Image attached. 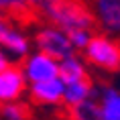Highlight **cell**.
<instances>
[{
	"instance_id": "9a60e30c",
	"label": "cell",
	"mask_w": 120,
	"mask_h": 120,
	"mask_svg": "<svg viewBox=\"0 0 120 120\" xmlns=\"http://www.w3.org/2000/svg\"><path fill=\"white\" fill-rule=\"evenodd\" d=\"M6 67H10V63H8V59H6V55L0 51V71H4Z\"/></svg>"
},
{
	"instance_id": "7a4b0ae2",
	"label": "cell",
	"mask_w": 120,
	"mask_h": 120,
	"mask_svg": "<svg viewBox=\"0 0 120 120\" xmlns=\"http://www.w3.org/2000/svg\"><path fill=\"white\" fill-rule=\"evenodd\" d=\"M86 59L106 71L120 69V45L104 35H94L86 47Z\"/></svg>"
},
{
	"instance_id": "5b68a950",
	"label": "cell",
	"mask_w": 120,
	"mask_h": 120,
	"mask_svg": "<svg viewBox=\"0 0 120 120\" xmlns=\"http://www.w3.org/2000/svg\"><path fill=\"white\" fill-rule=\"evenodd\" d=\"M26 88V79L20 67H6L0 71V104L16 102Z\"/></svg>"
},
{
	"instance_id": "8992f818",
	"label": "cell",
	"mask_w": 120,
	"mask_h": 120,
	"mask_svg": "<svg viewBox=\"0 0 120 120\" xmlns=\"http://www.w3.org/2000/svg\"><path fill=\"white\" fill-rule=\"evenodd\" d=\"M63 83L59 77L49 79V82H39L31 86V98L37 104H59L63 100Z\"/></svg>"
},
{
	"instance_id": "5bb4252c",
	"label": "cell",
	"mask_w": 120,
	"mask_h": 120,
	"mask_svg": "<svg viewBox=\"0 0 120 120\" xmlns=\"http://www.w3.org/2000/svg\"><path fill=\"white\" fill-rule=\"evenodd\" d=\"M67 39H69L73 49H86L90 39H92V35L88 31H75V33H67Z\"/></svg>"
},
{
	"instance_id": "7c38bea8",
	"label": "cell",
	"mask_w": 120,
	"mask_h": 120,
	"mask_svg": "<svg viewBox=\"0 0 120 120\" xmlns=\"http://www.w3.org/2000/svg\"><path fill=\"white\" fill-rule=\"evenodd\" d=\"M69 118L71 120H104L102 112H100V104L96 100H92V98L69 108Z\"/></svg>"
},
{
	"instance_id": "277c9868",
	"label": "cell",
	"mask_w": 120,
	"mask_h": 120,
	"mask_svg": "<svg viewBox=\"0 0 120 120\" xmlns=\"http://www.w3.org/2000/svg\"><path fill=\"white\" fill-rule=\"evenodd\" d=\"M22 73H25V79H29L33 83L49 82V79H55L59 75V63L55 59L43 55V53H35L26 59Z\"/></svg>"
},
{
	"instance_id": "3957f363",
	"label": "cell",
	"mask_w": 120,
	"mask_h": 120,
	"mask_svg": "<svg viewBox=\"0 0 120 120\" xmlns=\"http://www.w3.org/2000/svg\"><path fill=\"white\" fill-rule=\"evenodd\" d=\"M35 43L39 47V53L55 59L57 63L67 59V57H71L73 51H75L71 47L67 35L63 31H59V29H55V26H43L35 35Z\"/></svg>"
},
{
	"instance_id": "30bf717a",
	"label": "cell",
	"mask_w": 120,
	"mask_h": 120,
	"mask_svg": "<svg viewBox=\"0 0 120 120\" xmlns=\"http://www.w3.org/2000/svg\"><path fill=\"white\" fill-rule=\"evenodd\" d=\"M100 112L104 120H120V92L116 88H104Z\"/></svg>"
},
{
	"instance_id": "ba28073f",
	"label": "cell",
	"mask_w": 120,
	"mask_h": 120,
	"mask_svg": "<svg viewBox=\"0 0 120 120\" xmlns=\"http://www.w3.org/2000/svg\"><path fill=\"white\" fill-rule=\"evenodd\" d=\"M59 79L63 86H69V83H77V82H83L88 79V71L83 67L82 59H77L75 55L67 57L63 61H59Z\"/></svg>"
},
{
	"instance_id": "4fadbf2b",
	"label": "cell",
	"mask_w": 120,
	"mask_h": 120,
	"mask_svg": "<svg viewBox=\"0 0 120 120\" xmlns=\"http://www.w3.org/2000/svg\"><path fill=\"white\" fill-rule=\"evenodd\" d=\"M0 116L4 120H29L31 110L22 102H10V104H0Z\"/></svg>"
},
{
	"instance_id": "9c48e42d",
	"label": "cell",
	"mask_w": 120,
	"mask_h": 120,
	"mask_svg": "<svg viewBox=\"0 0 120 120\" xmlns=\"http://www.w3.org/2000/svg\"><path fill=\"white\" fill-rule=\"evenodd\" d=\"M92 79H83V82H77V83H69L63 88V102L67 104L69 108L82 104V102L90 100L92 98Z\"/></svg>"
},
{
	"instance_id": "6da1fadb",
	"label": "cell",
	"mask_w": 120,
	"mask_h": 120,
	"mask_svg": "<svg viewBox=\"0 0 120 120\" xmlns=\"http://www.w3.org/2000/svg\"><path fill=\"white\" fill-rule=\"evenodd\" d=\"M37 8L41 14H45L51 20V26L59 31L75 33V31H88L94 29L96 16L86 4L79 2H65V0H47V2H37Z\"/></svg>"
},
{
	"instance_id": "52a82bcc",
	"label": "cell",
	"mask_w": 120,
	"mask_h": 120,
	"mask_svg": "<svg viewBox=\"0 0 120 120\" xmlns=\"http://www.w3.org/2000/svg\"><path fill=\"white\" fill-rule=\"evenodd\" d=\"M94 10V16L106 31L120 33V0H98Z\"/></svg>"
},
{
	"instance_id": "8fae6325",
	"label": "cell",
	"mask_w": 120,
	"mask_h": 120,
	"mask_svg": "<svg viewBox=\"0 0 120 120\" xmlns=\"http://www.w3.org/2000/svg\"><path fill=\"white\" fill-rule=\"evenodd\" d=\"M0 45H4L8 49L16 53V55H26V51H29V41H26L25 35H20L19 31H14L12 26L8 25L4 29V33L0 35Z\"/></svg>"
}]
</instances>
